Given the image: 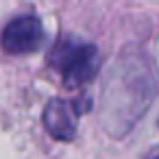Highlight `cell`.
Instances as JSON below:
<instances>
[{"instance_id":"cell-1","label":"cell","mask_w":159,"mask_h":159,"mask_svg":"<svg viewBox=\"0 0 159 159\" xmlns=\"http://www.w3.org/2000/svg\"><path fill=\"white\" fill-rule=\"evenodd\" d=\"M50 61L61 72L66 85H70V87H79V85H85L87 81H92L94 74L98 72V63H100L96 46L74 42V39L59 42L50 55Z\"/></svg>"},{"instance_id":"cell-2","label":"cell","mask_w":159,"mask_h":159,"mask_svg":"<svg viewBox=\"0 0 159 159\" xmlns=\"http://www.w3.org/2000/svg\"><path fill=\"white\" fill-rule=\"evenodd\" d=\"M44 26L35 16H20L2 31V48L9 55H29L44 44Z\"/></svg>"},{"instance_id":"cell-3","label":"cell","mask_w":159,"mask_h":159,"mask_svg":"<svg viewBox=\"0 0 159 159\" xmlns=\"http://www.w3.org/2000/svg\"><path fill=\"white\" fill-rule=\"evenodd\" d=\"M79 109L76 105L68 102V100H61V98H52L46 109H44V126L46 131L59 139V142H70L74 139L76 135V118H79Z\"/></svg>"},{"instance_id":"cell-4","label":"cell","mask_w":159,"mask_h":159,"mask_svg":"<svg viewBox=\"0 0 159 159\" xmlns=\"http://www.w3.org/2000/svg\"><path fill=\"white\" fill-rule=\"evenodd\" d=\"M152 159H159V155H157V157H152Z\"/></svg>"}]
</instances>
